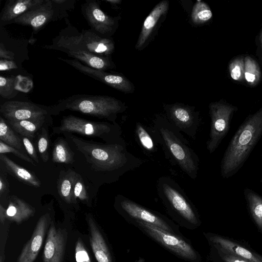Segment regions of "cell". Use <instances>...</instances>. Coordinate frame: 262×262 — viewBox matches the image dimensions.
Listing matches in <instances>:
<instances>
[{
  "mask_svg": "<svg viewBox=\"0 0 262 262\" xmlns=\"http://www.w3.org/2000/svg\"><path fill=\"white\" fill-rule=\"evenodd\" d=\"M81 10L94 31L101 35H108L112 32L116 25L115 18L106 14L96 1H86L82 5Z\"/></svg>",
  "mask_w": 262,
  "mask_h": 262,
  "instance_id": "13",
  "label": "cell"
},
{
  "mask_svg": "<svg viewBox=\"0 0 262 262\" xmlns=\"http://www.w3.org/2000/svg\"><path fill=\"white\" fill-rule=\"evenodd\" d=\"M52 1L45 0L13 20L12 23L32 27L34 32L38 31L53 17L54 10Z\"/></svg>",
  "mask_w": 262,
  "mask_h": 262,
  "instance_id": "15",
  "label": "cell"
},
{
  "mask_svg": "<svg viewBox=\"0 0 262 262\" xmlns=\"http://www.w3.org/2000/svg\"><path fill=\"white\" fill-rule=\"evenodd\" d=\"M67 231L56 229L51 222L43 254V262H62L67 238Z\"/></svg>",
  "mask_w": 262,
  "mask_h": 262,
  "instance_id": "14",
  "label": "cell"
},
{
  "mask_svg": "<svg viewBox=\"0 0 262 262\" xmlns=\"http://www.w3.org/2000/svg\"><path fill=\"white\" fill-rule=\"evenodd\" d=\"M7 219V209H5L2 204H0V221L1 224L4 223Z\"/></svg>",
  "mask_w": 262,
  "mask_h": 262,
  "instance_id": "43",
  "label": "cell"
},
{
  "mask_svg": "<svg viewBox=\"0 0 262 262\" xmlns=\"http://www.w3.org/2000/svg\"><path fill=\"white\" fill-rule=\"evenodd\" d=\"M11 153L19 158L36 166V163L29 156L21 151L12 147L0 140V154Z\"/></svg>",
  "mask_w": 262,
  "mask_h": 262,
  "instance_id": "36",
  "label": "cell"
},
{
  "mask_svg": "<svg viewBox=\"0 0 262 262\" xmlns=\"http://www.w3.org/2000/svg\"><path fill=\"white\" fill-rule=\"evenodd\" d=\"M203 233L211 244L217 246L226 252L239 256L251 262H262L261 256L252 252L233 242L210 233L204 232Z\"/></svg>",
  "mask_w": 262,
  "mask_h": 262,
  "instance_id": "18",
  "label": "cell"
},
{
  "mask_svg": "<svg viewBox=\"0 0 262 262\" xmlns=\"http://www.w3.org/2000/svg\"><path fill=\"white\" fill-rule=\"evenodd\" d=\"M135 135L138 143L146 152L152 154L157 151V143L149 129H147L139 122L136 124Z\"/></svg>",
  "mask_w": 262,
  "mask_h": 262,
  "instance_id": "29",
  "label": "cell"
},
{
  "mask_svg": "<svg viewBox=\"0 0 262 262\" xmlns=\"http://www.w3.org/2000/svg\"><path fill=\"white\" fill-rule=\"evenodd\" d=\"M114 207L129 223L136 221L156 226L167 232L183 235L179 226L165 215L149 209L120 194L115 196Z\"/></svg>",
  "mask_w": 262,
  "mask_h": 262,
  "instance_id": "8",
  "label": "cell"
},
{
  "mask_svg": "<svg viewBox=\"0 0 262 262\" xmlns=\"http://www.w3.org/2000/svg\"><path fill=\"white\" fill-rule=\"evenodd\" d=\"M21 138L26 151L29 155L30 157L36 163H38L39 160L37 154L31 141L26 137L21 136Z\"/></svg>",
  "mask_w": 262,
  "mask_h": 262,
  "instance_id": "40",
  "label": "cell"
},
{
  "mask_svg": "<svg viewBox=\"0 0 262 262\" xmlns=\"http://www.w3.org/2000/svg\"><path fill=\"white\" fill-rule=\"evenodd\" d=\"M52 160L56 163L73 164L74 154L65 138L59 137L55 140L52 149Z\"/></svg>",
  "mask_w": 262,
  "mask_h": 262,
  "instance_id": "26",
  "label": "cell"
},
{
  "mask_svg": "<svg viewBox=\"0 0 262 262\" xmlns=\"http://www.w3.org/2000/svg\"><path fill=\"white\" fill-rule=\"evenodd\" d=\"M244 195L250 212L262 231V196L250 188H245Z\"/></svg>",
  "mask_w": 262,
  "mask_h": 262,
  "instance_id": "27",
  "label": "cell"
},
{
  "mask_svg": "<svg viewBox=\"0 0 262 262\" xmlns=\"http://www.w3.org/2000/svg\"><path fill=\"white\" fill-rule=\"evenodd\" d=\"M0 198L1 200L9 199V184L7 178V172L0 168Z\"/></svg>",
  "mask_w": 262,
  "mask_h": 262,
  "instance_id": "38",
  "label": "cell"
},
{
  "mask_svg": "<svg viewBox=\"0 0 262 262\" xmlns=\"http://www.w3.org/2000/svg\"><path fill=\"white\" fill-rule=\"evenodd\" d=\"M258 49L260 53V57L262 60V28L261 29L258 35Z\"/></svg>",
  "mask_w": 262,
  "mask_h": 262,
  "instance_id": "44",
  "label": "cell"
},
{
  "mask_svg": "<svg viewBox=\"0 0 262 262\" xmlns=\"http://www.w3.org/2000/svg\"><path fill=\"white\" fill-rule=\"evenodd\" d=\"M74 195L75 198L81 202L88 203L90 197L82 176L76 172L74 184Z\"/></svg>",
  "mask_w": 262,
  "mask_h": 262,
  "instance_id": "34",
  "label": "cell"
},
{
  "mask_svg": "<svg viewBox=\"0 0 262 262\" xmlns=\"http://www.w3.org/2000/svg\"><path fill=\"white\" fill-rule=\"evenodd\" d=\"M63 52L69 56L93 69L105 71L114 67L107 57L97 56L88 51L77 49L65 50Z\"/></svg>",
  "mask_w": 262,
  "mask_h": 262,
  "instance_id": "23",
  "label": "cell"
},
{
  "mask_svg": "<svg viewBox=\"0 0 262 262\" xmlns=\"http://www.w3.org/2000/svg\"><path fill=\"white\" fill-rule=\"evenodd\" d=\"M16 78L0 76V95L4 98L10 99L16 95Z\"/></svg>",
  "mask_w": 262,
  "mask_h": 262,
  "instance_id": "35",
  "label": "cell"
},
{
  "mask_svg": "<svg viewBox=\"0 0 262 262\" xmlns=\"http://www.w3.org/2000/svg\"><path fill=\"white\" fill-rule=\"evenodd\" d=\"M128 223L177 257L188 262L201 261L200 253L190 239L184 235H178L142 222L132 221Z\"/></svg>",
  "mask_w": 262,
  "mask_h": 262,
  "instance_id": "7",
  "label": "cell"
},
{
  "mask_svg": "<svg viewBox=\"0 0 262 262\" xmlns=\"http://www.w3.org/2000/svg\"><path fill=\"white\" fill-rule=\"evenodd\" d=\"M168 121L181 133L195 139L200 120L199 114L191 108L174 104L166 109Z\"/></svg>",
  "mask_w": 262,
  "mask_h": 262,
  "instance_id": "11",
  "label": "cell"
},
{
  "mask_svg": "<svg viewBox=\"0 0 262 262\" xmlns=\"http://www.w3.org/2000/svg\"><path fill=\"white\" fill-rule=\"evenodd\" d=\"M34 207L23 200L12 195L9 197L7 209V219L20 224L34 215Z\"/></svg>",
  "mask_w": 262,
  "mask_h": 262,
  "instance_id": "22",
  "label": "cell"
},
{
  "mask_svg": "<svg viewBox=\"0 0 262 262\" xmlns=\"http://www.w3.org/2000/svg\"><path fill=\"white\" fill-rule=\"evenodd\" d=\"M52 132L54 134H77L100 138L106 143L126 144L122 137V129L117 123L88 120L72 115L63 116L60 124L52 128Z\"/></svg>",
  "mask_w": 262,
  "mask_h": 262,
  "instance_id": "6",
  "label": "cell"
},
{
  "mask_svg": "<svg viewBox=\"0 0 262 262\" xmlns=\"http://www.w3.org/2000/svg\"><path fill=\"white\" fill-rule=\"evenodd\" d=\"M84 75L102 82L108 86L124 93H132L134 88L125 77L108 73L104 70L89 67L76 59L59 58Z\"/></svg>",
  "mask_w": 262,
  "mask_h": 262,
  "instance_id": "12",
  "label": "cell"
},
{
  "mask_svg": "<svg viewBox=\"0 0 262 262\" xmlns=\"http://www.w3.org/2000/svg\"><path fill=\"white\" fill-rule=\"evenodd\" d=\"M0 140L27 154L21 136L18 135L2 116H0Z\"/></svg>",
  "mask_w": 262,
  "mask_h": 262,
  "instance_id": "28",
  "label": "cell"
},
{
  "mask_svg": "<svg viewBox=\"0 0 262 262\" xmlns=\"http://www.w3.org/2000/svg\"><path fill=\"white\" fill-rule=\"evenodd\" d=\"M1 116L6 121H18L35 119L51 115L50 108L20 101H9L1 105Z\"/></svg>",
  "mask_w": 262,
  "mask_h": 262,
  "instance_id": "10",
  "label": "cell"
},
{
  "mask_svg": "<svg viewBox=\"0 0 262 262\" xmlns=\"http://www.w3.org/2000/svg\"><path fill=\"white\" fill-rule=\"evenodd\" d=\"M209 109L211 125L206 147L209 154H211L216 150L227 135L232 118L238 108L225 101L220 100L210 103Z\"/></svg>",
  "mask_w": 262,
  "mask_h": 262,
  "instance_id": "9",
  "label": "cell"
},
{
  "mask_svg": "<svg viewBox=\"0 0 262 262\" xmlns=\"http://www.w3.org/2000/svg\"><path fill=\"white\" fill-rule=\"evenodd\" d=\"M0 63L1 71L7 70L16 68L15 64L11 60L1 59Z\"/></svg>",
  "mask_w": 262,
  "mask_h": 262,
  "instance_id": "42",
  "label": "cell"
},
{
  "mask_svg": "<svg viewBox=\"0 0 262 262\" xmlns=\"http://www.w3.org/2000/svg\"><path fill=\"white\" fill-rule=\"evenodd\" d=\"M149 130L156 142L162 146L165 157L192 179L199 170L200 159L182 133L167 120L157 117Z\"/></svg>",
  "mask_w": 262,
  "mask_h": 262,
  "instance_id": "2",
  "label": "cell"
},
{
  "mask_svg": "<svg viewBox=\"0 0 262 262\" xmlns=\"http://www.w3.org/2000/svg\"><path fill=\"white\" fill-rule=\"evenodd\" d=\"M262 136V106L248 115L231 139L221 160L223 179L236 174L243 167Z\"/></svg>",
  "mask_w": 262,
  "mask_h": 262,
  "instance_id": "3",
  "label": "cell"
},
{
  "mask_svg": "<svg viewBox=\"0 0 262 262\" xmlns=\"http://www.w3.org/2000/svg\"><path fill=\"white\" fill-rule=\"evenodd\" d=\"M156 188L159 198L174 223L189 230L200 226L202 222L196 208L173 179L168 176L160 177Z\"/></svg>",
  "mask_w": 262,
  "mask_h": 262,
  "instance_id": "4",
  "label": "cell"
},
{
  "mask_svg": "<svg viewBox=\"0 0 262 262\" xmlns=\"http://www.w3.org/2000/svg\"><path fill=\"white\" fill-rule=\"evenodd\" d=\"M0 57L1 59L11 60L14 59L13 53L7 50L3 43H0Z\"/></svg>",
  "mask_w": 262,
  "mask_h": 262,
  "instance_id": "41",
  "label": "cell"
},
{
  "mask_svg": "<svg viewBox=\"0 0 262 262\" xmlns=\"http://www.w3.org/2000/svg\"><path fill=\"white\" fill-rule=\"evenodd\" d=\"M1 167L19 182L34 187H39L41 182L32 172L18 165L5 154H0Z\"/></svg>",
  "mask_w": 262,
  "mask_h": 262,
  "instance_id": "19",
  "label": "cell"
},
{
  "mask_svg": "<svg viewBox=\"0 0 262 262\" xmlns=\"http://www.w3.org/2000/svg\"><path fill=\"white\" fill-rule=\"evenodd\" d=\"M75 251L77 262H91L87 251L80 239L76 242Z\"/></svg>",
  "mask_w": 262,
  "mask_h": 262,
  "instance_id": "39",
  "label": "cell"
},
{
  "mask_svg": "<svg viewBox=\"0 0 262 262\" xmlns=\"http://www.w3.org/2000/svg\"><path fill=\"white\" fill-rule=\"evenodd\" d=\"M90 231V241L97 262H115L112 253L104 236L99 230L93 215H86Z\"/></svg>",
  "mask_w": 262,
  "mask_h": 262,
  "instance_id": "17",
  "label": "cell"
},
{
  "mask_svg": "<svg viewBox=\"0 0 262 262\" xmlns=\"http://www.w3.org/2000/svg\"><path fill=\"white\" fill-rule=\"evenodd\" d=\"M48 214L39 219L30 239L25 244L16 262H33L41 247L47 230Z\"/></svg>",
  "mask_w": 262,
  "mask_h": 262,
  "instance_id": "16",
  "label": "cell"
},
{
  "mask_svg": "<svg viewBox=\"0 0 262 262\" xmlns=\"http://www.w3.org/2000/svg\"><path fill=\"white\" fill-rule=\"evenodd\" d=\"M50 110L51 115H57L68 110L115 123L117 115L124 111L125 107L114 97L80 94L60 100L58 103L50 107Z\"/></svg>",
  "mask_w": 262,
  "mask_h": 262,
  "instance_id": "5",
  "label": "cell"
},
{
  "mask_svg": "<svg viewBox=\"0 0 262 262\" xmlns=\"http://www.w3.org/2000/svg\"><path fill=\"white\" fill-rule=\"evenodd\" d=\"M244 58L243 56H239L230 61L229 72L231 78L236 81L242 82L245 80Z\"/></svg>",
  "mask_w": 262,
  "mask_h": 262,
  "instance_id": "33",
  "label": "cell"
},
{
  "mask_svg": "<svg viewBox=\"0 0 262 262\" xmlns=\"http://www.w3.org/2000/svg\"><path fill=\"white\" fill-rule=\"evenodd\" d=\"M50 116L42 118L18 121H6L7 123L20 136L29 138L31 141L40 132L42 127L50 124Z\"/></svg>",
  "mask_w": 262,
  "mask_h": 262,
  "instance_id": "24",
  "label": "cell"
},
{
  "mask_svg": "<svg viewBox=\"0 0 262 262\" xmlns=\"http://www.w3.org/2000/svg\"><path fill=\"white\" fill-rule=\"evenodd\" d=\"M105 2L111 3V4H117L121 2L119 0H107Z\"/></svg>",
  "mask_w": 262,
  "mask_h": 262,
  "instance_id": "45",
  "label": "cell"
},
{
  "mask_svg": "<svg viewBox=\"0 0 262 262\" xmlns=\"http://www.w3.org/2000/svg\"><path fill=\"white\" fill-rule=\"evenodd\" d=\"M44 125L38 135L37 148L40 157L43 162H47L49 160V136L48 133V125Z\"/></svg>",
  "mask_w": 262,
  "mask_h": 262,
  "instance_id": "32",
  "label": "cell"
},
{
  "mask_svg": "<svg viewBox=\"0 0 262 262\" xmlns=\"http://www.w3.org/2000/svg\"><path fill=\"white\" fill-rule=\"evenodd\" d=\"M260 184H261V185L262 186V177H261V178L260 179Z\"/></svg>",
  "mask_w": 262,
  "mask_h": 262,
  "instance_id": "46",
  "label": "cell"
},
{
  "mask_svg": "<svg viewBox=\"0 0 262 262\" xmlns=\"http://www.w3.org/2000/svg\"><path fill=\"white\" fill-rule=\"evenodd\" d=\"M45 0H10L7 1L2 11V22L12 21L17 17L33 8L44 3Z\"/></svg>",
  "mask_w": 262,
  "mask_h": 262,
  "instance_id": "21",
  "label": "cell"
},
{
  "mask_svg": "<svg viewBox=\"0 0 262 262\" xmlns=\"http://www.w3.org/2000/svg\"><path fill=\"white\" fill-rule=\"evenodd\" d=\"M76 171L72 169L61 171L57 181V191L61 199L68 204L76 203L74 184Z\"/></svg>",
  "mask_w": 262,
  "mask_h": 262,
  "instance_id": "25",
  "label": "cell"
},
{
  "mask_svg": "<svg viewBox=\"0 0 262 262\" xmlns=\"http://www.w3.org/2000/svg\"><path fill=\"white\" fill-rule=\"evenodd\" d=\"M211 245L215 250L219 257L225 262H251L239 256L226 252L215 245Z\"/></svg>",
  "mask_w": 262,
  "mask_h": 262,
  "instance_id": "37",
  "label": "cell"
},
{
  "mask_svg": "<svg viewBox=\"0 0 262 262\" xmlns=\"http://www.w3.org/2000/svg\"><path fill=\"white\" fill-rule=\"evenodd\" d=\"M62 135L74 152L75 171L96 187L118 181L143 163L127 150L126 144L98 142L71 133Z\"/></svg>",
  "mask_w": 262,
  "mask_h": 262,
  "instance_id": "1",
  "label": "cell"
},
{
  "mask_svg": "<svg viewBox=\"0 0 262 262\" xmlns=\"http://www.w3.org/2000/svg\"><path fill=\"white\" fill-rule=\"evenodd\" d=\"M245 80L251 86H255L261 79V72L257 61L250 56L244 58Z\"/></svg>",
  "mask_w": 262,
  "mask_h": 262,
  "instance_id": "30",
  "label": "cell"
},
{
  "mask_svg": "<svg viewBox=\"0 0 262 262\" xmlns=\"http://www.w3.org/2000/svg\"><path fill=\"white\" fill-rule=\"evenodd\" d=\"M168 2L164 0L158 3L145 19L136 45L137 50H141L149 38L161 17L167 11Z\"/></svg>",
  "mask_w": 262,
  "mask_h": 262,
  "instance_id": "20",
  "label": "cell"
},
{
  "mask_svg": "<svg viewBox=\"0 0 262 262\" xmlns=\"http://www.w3.org/2000/svg\"><path fill=\"white\" fill-rule=\"evenodd\" d=\"M191 16L194 24L201 25L211 19L212 13L207 4L201 1H198L193 7Z\"/></svg>",
  "mask_w": 262,
  "mask_h": 262,
  "instance_id": "31",
  "label": "cell"
}]
</instances>
